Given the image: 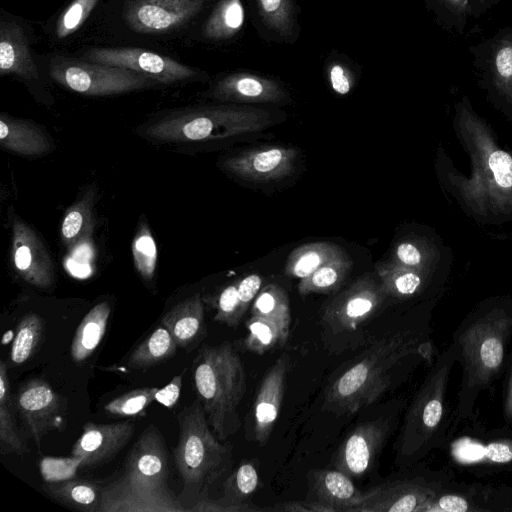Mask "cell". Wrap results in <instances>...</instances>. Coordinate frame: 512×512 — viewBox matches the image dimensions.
Here are the masks:
<instances>
[{
	"instance_id": "1",
	"label": "cell",
	"mask_w": 512,
	"mask_h": 512,
	"mask_svg": "<svg viewBox=\"0 0 512 512\" xmlns=\"http://www.w3.org/2000/svg\"><path fill=\"white\" fill-rule=\"evenodd\" d=\"M452 128L468 155L470 173L459 171L440 146L435 168L444 195L478 225L512 222V153L466 95L454 105Z\"/></svg>"
},
{
	"instance_id": "2",
	"label": "cell",
	"mask_w": 512,
	"mask_h": 512,
	"mask_svg": "<svg viewBox=\"0 0 512 512\" xmlns=\"http://www.w3.org/2000/svg\"><path fill=\"white\" fill-rule=\"evenodd\" d=\"M439 299L425 301L401 324L370 343L329 385L324 407L337 414L355 413L403 380L420 362L431 361L430 322Z\"/></svg>"
},
{
	"instance_id": "3",
	"label": "cell",
	"mask_w": 512,
	"mask_h": 512,
	"mask_svg": "<svg viewBox=\"0 0 512 512\" xmlns=\"http://www.w3.org/2000/svg\"><path fill=\"white\" fill-rule=\"evenodd\" d=\"M512 339V294L479 301L452 334L461 368L457 403L448 434L474 415L478 396L490 389L508 364Z\"/></svg>"
},
{
	"instance_id": "4",
	"label": "cell",
	"mask_w": 512,
	"mask_h": 512,
	"mask_svg": "<svg viewBox=\"0 0 512 512\" xmlns=\"http://www.w3.org/2000/svg\"><path fill=\"white\" fill-rule=\"evenodd\" d=\"M458 360L450 344L437 356L412 399L398 439V462L413 465L429 452L441 448L451 425L447 398L451 372Z\"/></svg>"
},
{
	"instance_id": "5",
	"label": "cell",
	"mask_w": 512,
	"mask_h": 512,
	"mask_svg": "<svg viewBox=\"0 0 512 512\" xmlns=\"http://www.w3.org/2000/svg\"><path fill=\"white\" fill-rule=\"evenodd\" d=\"M193 382L207 421L221 441L241 427L239 405L246 392L243 362L233 345H202L192 365Z\"/></svg>"
},
{
	"instance_id": "6",
	"label": "cell",
	"mask_w": 512,
	"mask_h": 512,
	"mask_svg": "<svg viewBox=\"0 0 512 512\" xmlns=\"http://www.w3.org/2000/svg\"><path fill=\"white\" fill-rule=\"evenodd\" d=\"M177 421L174 461L183 482L180 497L194 504L231 468L232 447L214 434L198 398L178 413Z\"/></svg>"
},
{
	"instance_id": "7",
	"label": "cell",
	"mask_w": 512,
	"mask_h": 512,
	"mask_svg": "<svg viewBox=\"0 0 512 512\" xmlns=\"http://www.w3.org/2000/svg\"><path fill=\"white\" fill-rule=\"evenodd\" d=\"M271 122V113L265 109L214 105L169 114L150 125L146 134L165 142L214 140L258 132Z\"/></svg>"
},
{
	"instance_id": "8",
	"label": "cell",
	"mask_w": 512,
	"mask_h": 512,
	"mask_svg": "<svg viewBox=\"0 0 512 512\" xmlns=\"http://www.w3.org/2000/svg\"><path fill=\"white\" fill-rule=\"evenodd\" d=\"M454 471L483 478L512 471V426L487 428L475 415L449 433L440 448Z\"/></svg>"
},
{
	"instance_id": "9",
	"label": "cell",
	"mask_w": 512,
	"mask_h": 512,
	"mask_svg": "<svg viewBox=\"0 0 512 512\" xmlns=\"http://www.w3.org/2000/svg\"><path fill=\"white\" fill-rule=\"evenodd\" d=\"M389 296L381 282L363 275L329 301L320 317L325 344L331 351L358 347L365 329Z\"/></svg>"
},
{
	"instance_id": "10",
	"label": "cell",
	"mask_w": 512,
	"mask_h": 512,
	"mask_svg": "<svg viewBox=\"0 0 512 512\" xmlns=\"http://www.w3.org/2000/svg\"><path fill=\"white\" fill-rule=\"evenodd\" d=\"M455 477L449 466L439 470L420 466L361 493L347 512H424L428 503Z\"/></svg>"
},
{
	"instance_id": "11",
	"label": "cell",
	"mask_w": 512,
	"mask_h": 512,
	"mask_svg": "<svg viewBox=\"0 0 512 512\" xmlns=\"http://www.w3.org/2000/svg\"><path fill=\"white\" fill-rule=\"evenodd\" d=\"M50 76L60 85L88 96L122 94L157 82L130 69L62 57L51 60Z\"/></svg>"
},
{
	"instance_id": "12",
	"label": "cell",
	"mask_w": 512,
	"mask_h": 512,
	"mask_svg": "<svg viewBox=\"0 0 512 512\" xmlns=\"http://www.w3.org/2000/svg\"><path fill=\"white\" fill-rule=\"evenodd\" d=\"M489 104L512 124V26L468 48Z\"/></svg>"
},
{
	"instance_id": "13",
	"label": "cell",
	"mask_w": 512,
	"mask_h": 512,
	"mask_svg": "<svg viewBox=\"0 0 512 512\" xmlns=\"http://www.w3.org/2000/svg\"><path fill=\"white\" fill-rule=\"evenodd\" d=\"M13 404L26 433L38 447L46 434L66 426L67 401L43 379L34 378L21 384Z\"/></svg>"
},
{
	"instance_id": "14",
	"label": "cell",
	"mask_w": 512,
	"mask_h": 512,
	"mask_svg": "<svg viewBox=\"0 0 512 512\" xmlns=\"http://www.w3.org/2000/svg\"><path fill=\"white\" fill-rule=\"evenodd\" d=\"M100 512H187L168 485L134 481L122 475L103 486Z\"/></svg>"
},
{
	"instance_id": "15",
	"label": "cell",
	"mask_w": 512,
	"mask_h": 512,
	"mask_svg": "<svg viewBox=\"0 0 512 512\" xmlns=\"http://www.w3.org/2000/svg\"><path fill=\"white\" fill-rule=\"evenodd\" d=\"M85 57L91 62L145 74L165 84L191 79L198 74L195 69L170 57L136 47L94 48Z\"/></svg>"
},
{
	"instance_id": "16",
	"label": "cell",
	"mask_w": 512,
	"mask_h": 512,
	"mask_svg": "<svg viewBox=\"0 0 512 512\" xmlns=\"http://www.w3.org/2000/svg\"><path fill=\"white\" fill-rule=\"evenodd\" d=\"M389 260L397 265L449 280L453 253L442 238L430 230L425 234L413 233L400 238L393 246Z\"/></svg>"
},
{
	"instance_id": "17",
	"label": "cell",
	"mask_w": 512,
	"mask_h": 512,
	"mask_svg": "<svg viewBox=\"0 0 512 512\" xmlns=\"http://www.w3.org/2000/svg\"><path fill=\"white\" fill-rule=\"evenodd\" d=\"M205 0H130L124 9L127 25L140 33H164L191 20Z\"/></svg>"
},
{
	"instance_id": "18",
	"label": "cell",
	"mask_w": 512,
	"mask_h": 512,
	"mask_svg": "<svg viewBox=\"0 0 512 512\" xmlns=\"http://www.w3.org/2000/svg\"><path fill=\"white\" fill-rule=\"evenodd\" d=\"M12 262L16 272L29 284L48 288L54 280L50 254L38 233L15 216L12 222Z\"/></svg>"
},
{
	"instance_id": "19",
	"label": "cell",
	"mask_w": 512,
	"mask_h": 512,
	"mask_svg": "<svg viewBox=\"0 0 512 512\" xmlns=\"http://www.w3.org/2000/svg\"><path fill=\"white\" fill-rule=\"evenodd\" d=\"M211 95L222 102L286 104L291 101L284 84L274 77L251 71H234L220 78Z\"/></svg>"
},
{
	"instance_id": "20",
	"label": "cell",
	"mask_w": 512,
	"mask_h": 512,
	"mask_svg": "<svg viewBox=\"0 0 512 512\" xmlns=\"http://www.w3.org/2000/svg\"><path fill=\"white\" fill-rule=\"evenodd\" d=\"M298 151L288 146H265L242 151L226 158L223 167L233 175L253 182L280 180L289 176Z\"/></svg>"
},
{
	"instance_id": "21",
	"label": "cell",
	"mask_w": 512,
	"mask_h": 512,
	"mask_svg": "<svg viewBox=\"0 0 512 512\" xmlns=\"http://www.w3.org/2000/svg\"><path fill=\"white\" fill-rule=\"evenodd\" d=\"M390 426V422L385 419H376L357 426L336 453V469L350 478L366 474L382 448Z\"/></svg>"
},
{
	"instance_id": "22",
	"label": "cell",
	"mask_w": 512,
	"mask_h": 512,
	"mask_svg": "<svg viewBox=\"0 0 512 512\" xmlns=\"http://www.w3.org/2000/svg\"><path fill=\"white\" fill-rule=\"evenodd\" d=\"M134 430L135 426L130 421L86 422L71 455L82 459L81 468L98 467L111 461L128 444Z\"/></svg>"
},
{
	"instance_id": "23",
	"label": "cell",
	"mask_w": 512,
	"mask_h": 512,
	"mask_svg": "<svg viewBox=\"0 0 512 512\" xmlns=\"http://www.w3.org/2000/svg\"><path fill=\"white\" fill-rule=\"evenodd\" d=\"M122 476L138 482L167 485L168 453L162 434L153 424L141 433L129 451Z\"/></svg>"
},
{
	"instance_id": "24",
	"label": "cell",
	"mask_w": 512,
	"mask_h": 512,
	"mask_svg": "<svg viewBox=\"0 0 512 512\" xmlns=\"http://www.w3.org/2000/svg\"><path fill=\"white\" fill-rule=\"evenodd\" d=\"M290 368L288 354H282L266 372L253 404V440L265 445L277 421L285 395Z\"/></svg>"
},
{
	"instance_id": "25",
	"label": "cell",
	"mask_w": 512,
	"mask_h": 512,
	"mask_svg": "<svg viewBox=\"0 0 512 512\" xmlns=\"http://www.w3.org/2000/svg\"><path fill=\"white\" fill-rule=\"evenodd\" d=\"M376 272L387 295L400 301L440 298L449 282L448 279L412 270L390 260L377 263Z\"/></svg>"
},
{
	"instance_id": "26",
	"label": "cell",
	"mask_w": 512,
	"mask_h": 512,
	"mask_svg": "<svg viewBox=\"0 0 512 512\" xmlns=\"http://www.w3.org/2000/svg\"><path fill=\"white\" fill-rule=\"evenodd\" d=\"M0 145L22 156H41L53 150L54 144L40 126L27 119L0 115Z\"/></svg>"
},
{
	"instance_id": "27",
	"label": "cell",
	"mask_w": 512,
	"mask_h": 512,
	"mask_svg": "<svg viewBox=\"0 0 512 512\" xmlns=\"http://www.w3.org/2000/svg\"><path fill=\"white\" fill-rule=\"evenodd\" d=\"M259 31L268 40L294 43L300 35L296 0H254Z\"/></svg>"
},
{
	"instance_id": "28",
	"label": "cell",
	"mask_w": 512,
	"mask_h": 512,
	"mask_svg": "<svg viewBox=\"0 0 512 512\" xmlns=\"http://www.w3.org/2000/svg\"><path fill=\"white\" fill-rule=\"evenodd\" d=\"M0 74L38 79V70L23 28L14 22H0Z\"/></svg>"
},
{
	"instance_id": "29",
	"label": "cell",
	"mask_w": 512,
	"mask_h": 512,
	"mask_svg": "<svg viewBox=\"0 0 512 512\" xmlns=\"http://www.w3.org/2000/svg\"><path fill=\"white\" fill-rule=\"evenodd\" d=\"M489 486L454 478L428 503L424 512H491Z\"/></svg>"
},
{
	"instance_id": "30",
	"label": "cell",
	"mask_w": 512,
	"mask_h": 512,
	"mask_svg": "<svg viewBox=\"0 0 512 512\" xmlns=\"http://www.w3.org/2000/svg\"><path fill=\"white\" fill-rule=\"evenodd\" d=\"M310 501L318 502L330 512H347L361 493L350 477L340 470H316L310 478Z\"/></svg>"
},
{
	"instance_id": "31",
	"label": "cell",
	"mask_w": 512,
	"mask_h": 512,
	"mask_svg": "<svg viewBox=\"0 0 512 512\" xmlns=\"http://www.w3.org/2000/svg\"><path fill=\"white\" fill-rule=\"evenodd\" d=\"M162 325L172 334L177 345L187 348L205 331L204 304L196 293L172 307L162 318Z\"/></svg>"
},
{
	"instance_id": "32",
	"label": "cell",
	"mask_w": 512,
	"mask_h": 512,
	"mask_svg": "<svg viewBox=\"0 0 512 512\" xmlns=\"http://www.w3.org/2000/svg\"><path fill=\"white\" fill-rule=\"evenodd\" d=\"M110 313L111 307L104 301L83 317L71 343L70 354L74 362L82 364L98 347L105 335Z\"/></svg>"
},
{
	"instance_id": "33",
	"label": "cell",
	"mask_w": 512,
	"mask_h": 512,
	"mask_svg": "<svg viewBox=\"0 0 512 512\" xmlns=\"http://www.w3.org/2000/svg\"><path fill=\"white\" fill-rule=\"evenodd\" d=\"M44 490L62 505L86 512H100L103 486L98 483L74 477L46 483Z\"/></svg>"
},
{
	"instance_id": "34",
	"label": "cell",
	"mask_w": 512,
	"mask_h": 512,
	"mask_svg": "<svg viewBox=\"0 0 512 512\" xmlns=\"http://www.w3.org/2000/svg\"><path fill=\"white\" fill-rule=\"evenodd\" d=\"M258 485L259 476L254 464L243 462L223 484V496L218 500L226 512L263 511V508L250 505Z\"/></svg>"
},
{
	"instance_id": "35",
	"label": "cell",
	"mask_w": 512,
	"mask_h": 512,
	"mask_svg": "<svg viewBox=\"0 0 512 512\" xmlns=\"http://www.w3.org/2000/svg\"><path fill=\"white\" fill-rule=\"evenodd\" d=\"M346 251L335 243L314 242L295 248L287 258L285 274L303 279Z\"/></svg>"
},
{
	"instance_id": "36",
	"label": "cell",
	"mask_w": 512,
	"mask_h": 512,
	"mask_svg": "<svg viewBox=\"0 0 512 512\" xmlns=\"http://www.w3.org/2000/svg\"><path fill=\"white\" fill-rule=\"evenodd\" d=\"M10 398V383L7 364L0 361V453L23 456L29 448L22 438L15 423Z\"/></svg>"
},
{
	"instance_id": "37",
	"label": "cell",
	"mask_w": 512,
	"mask_h": 512,
	"mask_svg": "<svg viewBox=\"0 0 512 512\" xmlns=\"http://www.w3.org/2000/svg\"><path fill=\"white\" fill-rule=\"evenodd\" d=\"M244 20L241 0H219L204 23L203 35L212 41L229 40L241 31Z\"/></svg>"
},
{
	"instance_id": "38",
	"label": "cell",
	"mask_w": 512,
	"mask_h": 512,
	"mask_svg": "<svg viewBox=\"0 0 512 512\" xmlns=\"http://www.w3.org/2000/svg\"><path fill=\"white\" fill-rule=\"evenodd\" d=\"M177 346L171 332L162 325L134 349L127 360V366L137 370L148 369L173 356Z\"/></svg>"
},
{
	"instance_id": "39",
	"label": "cell",
	"mask_w": 512,
	"mask_h": 512,
	"mask_svg": "<svg viewBox=\"0 0 512 512\" xmlns=\"http://www.w3.org/2000/svg\"><path fill=\"white\" fill-rule=\"evenodd\" d=\"M245 325L247 334L243 346L253 354L267 353L283 346L288 339L290 328L263 317L251 315Z\"/></svg>"
},
{
	"instance_id": "40",
	"label": "cell",
	"mask_w": 512,
	"mask_h": 512,
	"mask_svg": "<svg viewBox=\"0 0 512 512\" xmlns=\"http://www.w3.org/2000/svg\"><path fill=\"white\" fill-rule=\"evenodd\" d=\"M352 268V260L345 252L339 257L322 265L309 276L300 280L298 292L302 295L312 293H330L337 290Z\"/></svg>"
},
{
	"instance_id": "41",
	"label": "cell",
	"mask_w": 512,
	"mask_h": 512,
	"mask_svg": "<svg viewBox=\"0 0 512 512\" xmlns=\"http://www.w3.org/2000/svg\"><path fill=\"white\" fill-rule=\"evenodd\" d=\"M94 189L75 203L65 214L61 224V237L64 244L73 247L91 235L93 220Z\"/></svg>"
},
{
	"instance_id": "42",
	"label": "cell",
	"mask_w": 512,
	"mask_h": 512,
	"mask_svg": "<svg viewBox=\"0 0 512 512\" xmlns=\"http://www.w3.org/2000/svg\"><path fill=\"white\" fill-rule=\"evenodd\" d=\"M251 315L272 320L290 328L291 314L285 290L277 284H268L253 301Z\"/></svg>"
},
{
	"instance_id": "43",
	"label": "cell",
	"mask_w": 512,
	"mask_h": 512,
	"mask_svg": "<svg viewBox=\"0 0 512 512\" xmlns=\"http://www.w3.org/2000/svg\"><path fill=\"white\" fill-rule=\"evenodd\" d=\"M43 333V321L37 314L25 315L17 325L11 347V361L21 365L34 354Z\"/></svg>"
},
{
	"instance_id": "44",
	"label": "cell",
	"mask_w": 512,
	"mask_h": 512,
	"mask_svg": "<svg viewBox=\"0 0 512 512\" xmlns=\"http://www.w3.org/2000/svg\"><path fill=\"white\" fill-rule=\"evenodd\" d=\"M428 11L443 29L463 34L472 16L471 0H423Z\"/></svg>"
},
{
	"instance_id": "45",
	"label": "cell",
	"mask_w": 512,
	"mask_h": 512,
	"mask_svg": "<svg viewBox=\"0 0 512 512\" xmlns=\"http://www.w3.org/2000/svg\"><path fill=\"white\" fill-rule=\"evenodd\" d=\"M156 387L138 388L124 393L104 406L106 413L116 417H139L155 401Z\"/></svg>"
},
{
	"instance_id": "46",
	"label": "cell",
	"mask_w": 512,
	"mask_h": 512,
	"mask_svg": "<svg viewBox=\"0 0 512 512\" xmlns=\"http://www.w3.org/2000/svg\"><path fill=\"white\" fill-rule=\"evenodd\" d=\"M134 266L145 281H151L157 264V246L148 226L143 223L132 242Z\"/></svg>"
},
{
	"instance_id": "47",
	"label": "cell",
	"mask_w": 512,
	"mask_h": 512,
	"mask_svg": "<svg viewBox=\"0 0 512 512\" xmlns=\"http://www.w3.org/2000/svg\"><path fill=\"white\" fill-rule=\"evenodd\" d=\"M99 0H73L60 15L55 35L64 39L75 33L88 19Z\"/></svg>"
},
{
	"instance_id": "48",
	"label": "cell",
	"mask_w": 512,
	"mask_h": 512,
	"mask_svg": "<svg viewBox=\"0 0 512 512\" xmlns=\"http://www.w3.org/2000/svg\"><path fill=\"white\" fill-rule=\"evenodd\" d=\"M213 307L216 311L215 321L223 323L230 328H236L239 325L243 314L240 307L237 282L221 290L213 301Z\"/></svg>"
},
{
	"instance_id": "49",
	"label": "cell",
	"mask_w": 512,
	"mask_h": 512,
	"mask_svg": "<svg viewBox=\"0 0 512 512\" xmlns=\"http://www.w3.org/2000/svg\"><path fill=\"white\" fill-rule=\"evenodd\" d=\"M326 76L331 89L338 95H347L356 84L355 65L344 57H329Z\"/></svg>"
},
{
	"instance_id": "50",
	"label": "cell",
	"mask_w": 512,
	"mask_h": 512,
	"mask_svg": "<svg viewBox=\"0 0 512 512\" xmlns=\"http://www.w3.org/2000/svg\"><path fill=\"white\" fill-rule=\"evenodd\" d=\"M81 464L82 459L73 455L70 457L45 456L39 462V470L46 483H56L76 477Z\"/></svg>"
},
{
	"instance_id": "51",
	"label": "cell",
	"mask_w": 512,
	"mask_h": 512,
	"mask_svg": "<svg viewBox=\"0 0 512 512\" xmlns=\"http://www.w3.org/2000/svg\"><path fill=\"white\" fill-rule=\"evenodd\" d=\"M241 312L244 315L254 301L262 285V278L258 274H250L237 282Z\"/></svg>"
},
{
	"instance_id": "52",
	"label": "cell",
	"mask_w": 512,
	"mask_h": 512,
	"mask_svg": "<svg viewBox=\"0 0 512 512\" xmlns=\"http://www.w3.org/2000/svg\"><path fill=\"white\" fill-rule=\"evenodd\" d=\"M491 512H512V485L489 486Z\"/></svg>"
},
{
	"instance_id": "53",
	"label": "cell",
	"mask_w": 512,
	"mask_h": 512,
	"mask_svg": "<svg viewBox=\"0 0 512 512\" xmlns=\"http://www.w3.org/2000/svg\"><path fill=\"white\" fill-rule=\"evenodd\" d=\"M182 387V374L175 376L166 386L155 394V401L171 409L177 402L180 396Z\"/></svg>"
},
{
	"instance_id": "54",
	"label": "cell",
	"mask_w": 512,
	"mask_h": 512,
	"mask_svg": "<svg viewBox=\"0 0 512 512\" xmlns=\"http://www.w3.org/2000/svg\"><path fill=\"white\" fill-rule=\"evenodd\" d=\"M506 368L507 373L502 399V417L506 425L512 426V355Z\"/></svg>"
},
{
	"instance_id": "55",
	"label": "cell",
	"mask_w": 512,
	"mask_h": 512,
	"mask_svg": "<svg viewBox=\"0 0 512 512\" xmlns=\"http://www.w3.org/2000/svg\"><path fill=\"white\" fill-rule=\"evenodd\" d=\"M284 511V512H313L310 501H288L278 503L273 508H263V511Z\"/></svg>"
},
{
	"instance_id": "56",
	"label": "cell",
	"mask_w": 512,
	"mask_h": 512,
	"mask_svg": "<svg viewBox=\"0 0 512 512\" xmlns=\"http://www.w3.org/2000/svg\"><path fill=\"white\" fill-rule=\"evenodd\" d=\"M492 7L490 0H471L472 16L479 17Z\"/></svg>"
},
{
	"instance_id": "57",
	"label": "cell",
	"mask_w": 512,
	"mask_h": 512,
	"mask_svg": "<svg viewBox=\"0 0 512 512\" xmlns=\"http://www.w3.org/2000/svg\"><path fill=\"white\" fill-rule=\"evenodd\" d=\"M502 0H490L491 2V5L494 6V5H497L498 3H500Z\"/></svg>"
}]
</instances>
